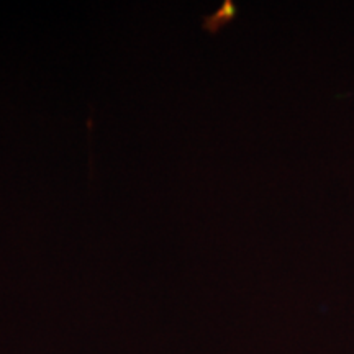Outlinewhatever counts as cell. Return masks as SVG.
I'll return each instance as SVG.
<instances>
[{
  "instance_id": "6da1fadb",
  "label": "cell",
  "mask_w": 354,
  "mask_h": 354,
  "mask_svg": "<svg viewBox=\"0 0 354 354\" xmlns=\"http://www.w3.org/2000/svg\"><path fill=\"white\" fill-rule=\"evenodd\" d=\"M234 17H236V7H234L232 0H225L214 15L203 19V28L209 30V32L214 35L218 32L220 28H223L225 25H228Z\"/></svg>"
}]
</instances>
